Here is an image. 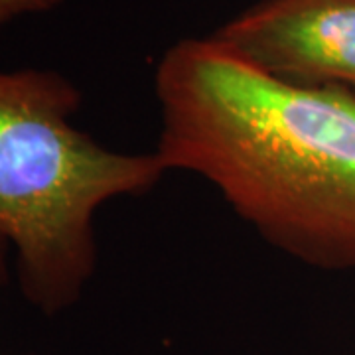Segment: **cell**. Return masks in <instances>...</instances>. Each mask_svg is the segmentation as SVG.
Returning a JSON list of instances; mask_svg holds the SVG:
<instances>
[{"mask_svg":"<svg viewBox=\"0 0 355 355\" xmlns=\"http://www.w3.org/2000/svg\"><path fill=\"white\" fill-rule=\"evenodd\" d=\"M8 249H10L8 241L4 237H0V286L6 282V277H8V265H6V261H8Z\"/></svg>","mask_w":355,"mask_h":355,"instance_id":"obj_5","label":"cell"},{"mask_svg":"<svg viewBox=\"0 0 355 355\" xmlns=\"http://www.w3.org/2000/svg\"><path fill=\"white\" fill-rule=\"evenodd\" d=\"M154 91L168 172L207 180L282 253L355 268V89L282 81L209 36L172 44Z\"/></svg>","mask_w":355,"mask_h":355,"instance_id":"obj_1","label":"cell"},{"mask_svg":"<svg viewBox=\"0 0 355 355\" xmlns=\"http://www.w3.org/2000/svg\"><path fill=\"white\" fill-rule=\"evenodd\" d=\"M211 36L282 81L355 89V0H259Z\"/></svg>","mask_w":355,"mask_h":355,"instance_id":"obj_3","label":"cell"},{"mask_svg":"<svg viewBox=\"0 0 355 355\" xmlns=\"http://www.w3.org/2000/svg\"><path fill=\"white\" fill-rule=\"evenodd\" d=\"M64 2L65 0H0V32L22 16L51 12Z\"/></svg>","mask_w":355,"mask_h":355,"instance_id":"obj_4","label":"cell"},{"mask_svg":"<svg viewBox=\"0 0 355 355\" xmlns=\"http://www.w3.org/2000/svg\"><path fill=\"white\" fill-rule=\"evenodd\" d=\"M83 95L53 69H0V237L42 314L79 302L97 268L95 216L166 176L158 154L105 148L73 125Z\"/></svg>","mask_w":355,"mask_h":355,"instance_id":"obj_2","label":"cell"}]
</instances>
